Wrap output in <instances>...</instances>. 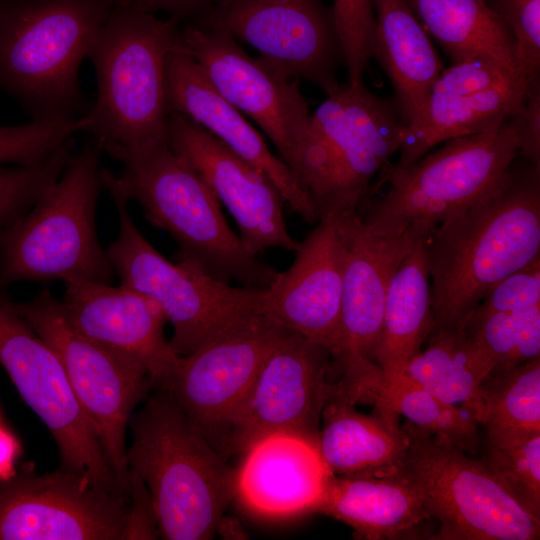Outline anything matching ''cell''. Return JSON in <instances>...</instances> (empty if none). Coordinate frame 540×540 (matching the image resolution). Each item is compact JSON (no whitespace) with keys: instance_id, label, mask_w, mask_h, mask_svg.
Returning a JSON list of instances; mask_svg holds the SVG:
<instances>
[{"instance_id":"1","label":"cell","mask_w":540,"mask_h":540,"mask_svg":"<svg viewBox=\"0 0 540 540\" xmlns=\"http://www.w3.org/2000/svg\"><path fill=\"white\" fill-rule=\"evenodd\" d=\"M426 255L434 329L461 328L494 284L540 256V166L513 163L427 236Z\"/></svg>"},{"instance_id":"2","label":"cell","mask_w":540,"mask_h":540,"mask_svg":"<svg viewBox=\"0 0 540 540\" xmlns=\"http://www.w3.org/2000/svg\"><path fill=\"white\" fill-rule=\"evenodd\" d=\"M187 51L181 25L116 1L87 58L97 80L95 102L77 120L110 157L167 143L164 69L173 51Z\"/></svg>"},{"instance_id":"3","label":"cell","mask_w":540,"mask_h":540,"mask_svg":"<svg viewBox=\"0 0 540 540\" xmlns=\"http://www.w3.org/2000/svg\"><path fill=\"white\" fill-rule=\"evenodd\" d=\"M128 470L147 487L165 540H207L236 495V470L161 390L132 415Z\"/></svg>"},{"instance_id":"4","label":"cell","mask_w":540,"mask_h":540,"mask_svg":"<svg viewBox=\"0 0 540 540\" xmlns=\"http://www.w3.org/2000/svg\"><path fill=\"white\" fill-rule=\"evenodd\" d=\"M111 158L123 165L122 172L116 176L104 168V177L174 239L177 262L227 283L261 289L274 284L279 272L247 249L214 192L168 142Z\"/></svg>"},{"instance_id":"5","label":"cell","mask_w":540,"mask_h":540,"mask_svg":"<svg viewBox=\"0 0 540 540\" xmlns=\"http://www.w3.org/2000/svg\"><path fill=\"white\" fill-rule=\"evenodd\" d=\"M117 0H0V90L34 120L88 108L79 69Z\"/></svg>"},{"instance_id":"6","label":"cell","mask_w":540,"mask_h":540,"mask_svg":"<svg viewBox=\"0 0 540 540\" xmlns=\"http://www.w3.org/2000/svg\"><path fill=\"white\" fill-rule=\"evenodd\" d=\"M103 153L87 140L32 208L0 230V291L21 281L112 283L114 270L96 229Z\"/></svg>"},{"instance_id":"7","label":"cell","mask_w":540,"mask_h":540,"mask_svg":"<svg viewBox=\"0 0 540 540\" xmlns=\"http://www.w3.org/2000/svg\"><path fill=\"white\" fill-rule=\"evenodd\" d=\"M404 128L393 100L364 83L327 96L291 167L317 222L356 209L370 195L374 177L399 151Z\"/></svg>"},{"instance_id":"8","label":"cell","mask_w":540,"mask_h":540,"mask_svg":"<svg viewBox=\"0 0 540 540\" xmlns=\"http://www.w3.org/2000/svg\"><path fill=\"white\" fill-rule=\"evenodd\" d=\"M518 145L514 114L478 133L448 140L409 166H385L380 182L389 184L387 192L364 199L357 209L381 232L435 229L498 185L512 167Z\"/></svg>"},{"instance_id":"9","label":"cell","mask_w":540,"mask_h":540,"mask_svg":"<svg viewBox=\"0 0 540 540\" xmlns=\"http://www.w3.org/2000/svg\"><path fill=\"white\" fill-rule=\"evenodd\" d=\"M104 177V176H103ZM119 231L106 249L122 287L154 300L173 326L170 345L186 356L227 330L265 314L267 289L236 287L161 255L133 221L127 198L106 178Z\"/></svg>"},{"instance_id":"10","label":"cell","mask_w":540,"mask_h":540,"mask_svg":"<svg viewBox=\"0 0 540 540\" xmlns=\"http://www.w3.org/2000/svg\"><path fill=\"white\" fill-rule=\"evenodd\" d=\"M406 455L397 472L418 492L436 540H538L534 517L477 457L409 421Z\"/></svg>"},{"instance_id":"11","label":"cell","mask_w":540,"mask_h":540,"mask_svg":"<svg viewBox=\"0 0 540 540\" xmlns=\"http://www.w3.org/2000/svg\"><path fill=\"white\" fill-rule=\"evenodd\" d=\"M13 304L59 357L119 486L127 492L126 433L135 407L153 384L148 373L79 333L48 289Z\"/></svg>"},{"instance_id":"12","label":"cell","mask_w":540,"mask_h":540,"mask_svg":"<svg viewBox=\"0 0 540 540\" xmlns=\"http://www.w3.org/2000/svg\"><path fill=\"white\" fill-rule=\"evenodd\" d=\"M0 291V364L25 403L47 426L61 468L88 477L98 487L125 493L81 409L55 351Z\"/></svg>"},{"instance_id":"13","label":"cell","mask_w":540,"mask_h":540,"mask_svg":"<svg viewBox=\"0 0 540 540\" xmlns=\"http://www.w3.org/2000/svg\"><path fill=\"white\" fill-rule=\"evenodd\" d=\"M255 48L258 59L288 79L336 93L345 65L332 8L323 0H222L192 25Z\"/></svg>"},{"instance_id":"14","label":"cell","mask_w":540,"mask_h":540,"mask_svg":"<svg viewBox=\"0 0 540 540\" xmlns=\"http://www.w3.org/2000/svg\"><path fill=\"white\" fill-rule=\"evenodd\" d=\"M329 349L289 331L272 350L220 440L225 454L242 453L257 438L293 431L317 439L321 415L340 390L330 382Z\"/></svg>"},{"instance_id":"15","label":"cell","mask_w":540,"mask_h":540,"mask_svg":"<svg viewBox=\"0 0 540 540\" xmlns=\"http://www.w3.org/2000/svg\"><path fill=\"white\" fill-rule=\"evenodd\" d=\"M128 494L62 469L0 479V540H124Z\"/></svg>"},{"instance_id":"16","label":"cell","mask_w":540,"mask_h":540,"mask_svg":"<svg viewBox=\"0 0 540 540\" xmlns=\"http://www.w3.org/2000/svg\"><path fill=\"white\" fill-rule=\"evenodd\" d=\"M289 331L265 314L246 320L181 356L174 376L161 390L218 449L231 417Z\"/></svg>"},{"instance_id":"17","label":"cell","mask_w":540,"mask_h":540,"mask_svg":"<svg viewBox=\"0 0 540 540\" xmlns=\"http://www.w3.org/2000/svg\"><path fill=\"white\" fill-rule=\"evenodd\" d=\"M181 30L188 53L213 86L262 128L291 169L311 122L298 80L293 82L252 58L224 33L192 25Z\"/></svg>"},{"instance_id":"18","label":"cell","mask_w":540,"mask_h":540,"mask_svg":"<svg viewBox=\"0 0 540 540\" xmlns=\"http://www.w3.org/2000/svg\"><path fill=\"white\" fill-rule=\"evenodd\" d=\"M167 141L232 215L250 252L297 250L299 242L289 234L284 218L285 200L266 172L181 113L168 114Z\"/></svg>"},{"instance_id":"19","label":"cell","mask_w":540,"mask_h":540,"mask_svg":"<svg viewBox=\"0 0 540 540\" xmlns=\"http://www.w3.org/2000/svg\"><path fill=\"white\" fill-rule=\"evenodd\" d=\"M332 217L345 254L340 326L332 358L360 355L374 361L390 281L416 242L434 229L412 226L402 232H381L357 208Z\"/></svg>"},{"instance_id":"20","label":"cell","mask_w":540,"mask_h":540,"mask_svg":"<svg viewBox=\"0 0 540 540\" xmlns=\"http://www.w3.org/2000/svg\"><path fill=\"white\" fill-rule=\"evenodd\" d=\"M61 301L71 325L104 348L140 364L153 385L164 388L181 356L164 336L168 322L148 296L86 279H69Z\"/></svg>"},{"instance_id":"21","label":"cell","mask_w":540,"mask_h":540,"mask_svg":"<svg viewBox=\"0 0 540 540\" xmlns=\"http://www.w3.org/2000/svg\"><path fill=\"white\" fill-rule=\"evenodd\" d=\"M291 266L267 289L265 315L334 352L340 326L344 247L333 217L299 243Z\"/></svg>"},{"instance_id":"22","label":"cell","mask_w":540,"mask_h":540,"mask_svg":"<svg viewBox=\"0 0 540 540\" xmlns=\"http://www.w3.org/2000/svg\"><path fill=\"white\" fill-rule=\"evenodd\" d=\"M236 470V495L242 507L265 519L316 512L334 474L317 439L275 431L253 441Z\"/></svg>"},{"instance_id":"23","label":"cell","mask_w":540,"mask_h":540,"mask_svg":"<svg viewBox=\"0 0 540 540\" xmlns=\"http://www.w3.org/2000/svg\"><path fill=\"white\" fill-rule=\"evenodd\" d=\"M164 97L167 114L188 116L233 152L272 179L285 203L308 223L317 222L310 200L287 164L275 156L264 138L213 86L187 51L171 52L165 62Z\"/></svg>"},{"instance_id":"24","label":"cell","mask_w":540,"mask_h":540,"mask_svg":"<svg viewBox=\"0 0 540 540\" xmlns=\"http://www.w3.org/2000/svg\"><path fill=\"white\" fill-rule=\"evenodd\" d=\"M355 406L341 387L322 411L317 443L330 471L338 476L397 472L408 446L398 415L380 408L367 415Z\"/></svg>"},{"instance_id":"25","label":"cell","mask_w":540,"mask_h":540,"mask_svg":"<svg viewBox=\"0 0 540 540\" xmlns=\"http://www.w3.org/2000/svg\"><path fill=\"white\" fill-rule=\"evenodd\" d=\"M376 31L372 58L388 76L397 111L408 126L422 114L443 64L407 0H372Z\"/></svg>"},{"instance_id":"26","label":"cell","mask_w":540,"mask_h":540,"mask_svg":"<svg viewBox=\"0 0 540 540\" xmlns=\"http://www.w3.org/2000/svg\"><path fill=\"white\" fill-rule=\"evenodd\" d=\"M316 512L366 540L400 538L431 519L416 489L398 472L334 475Z\"/></svg>"},{"instance_id":"27","label":"cell","mask_w":540,"mask_h":540,"mask_svg":"<svg viewBox=\"0 0 540 540\" xmlns=\"http://www.w3.org/2000/svg\"><path fill=\"white\" fill-rule=\"evenodd\" d=\"M426 238L421 237L403 258L387 290L374 351V361L382 370L381 388L403 375L435 327Z\"/></svg>"},{"instance_id":"28","label":"cell","mask_w":540,"mask_h":540,"mask_svg":"<svg viewBox=\"0 0 540 540\" xmlns=\"http://www.w3.org/2000/svg\"><path fill=\"white\" fill-rule=\"evenodd\" d=\"M526 93V84L516 83L466 95L430 94L420 117L405 125L400 157L392 166H409L440 143L518 113Z\"/></svg>"},{"instance_id":"29","label":"cell","mask_w":540,"mask_h":540,"mask_svg":"<svg viewBox=\"0 0 540 540\" xmlns=\"http://www.w3.org/2000/svg\"><path fill=\"white\" fill-rule=\"evenodd\" d=\"M407 1L453 63L478 60L519 74L513 35L486 0Z\"/></svg>"},{"instance_id":"30","label":"cell","mask_w":540,"mask_h":540,"mask_svg":"<svg viewBox=\"0 0 540 540\" xmlns=\"http://www.w3.org/2000/svg\"><path fill=\"white\" fill-rule=\"evenodd\" d=\"M493 369L490 357L463 327L433 329L426 349L409 361L402 376L472 416L479 386Z\"/></svg>"},{"instance_id":"31","label":"cell","mask_w":540,"mask_h":540,"mask_svg":"<svg viewBox=\"0 0 540 540\" xmlns=\"http://www.w3.org/2000/svg\"><path fill=\"white\" fill-rule=\"evenodd\" d=\"M472 417L484 430L540 429V356L492 370L479 386Z\"/></svg>"},{"instance_id":"32","label":"cell","mask_w":540,"mask_h":540,"mask_svg":"<svg viewBox=\"0 0 540 540\" xmlns=\"http://www.w3.org/2000/svg\"><path fill=\"white\" fill-rule=\"evenodd\" d=\"M382 408L403 415L421 430L446 438L459 450L477 456L482 435L471 414L441 400L404 376L383 386L375 401Z\"/></svg>"},{"instance_id":"33","label":"cell","mask_w":540,"mask_h":540,"mask_svg":"<svg viewBox=\"0 0 540 540\" xmlns=\"http://www.w3.org/2000/svg\"><path fill=\"white\" fill-rule=\"evenodd\" d=\"M477 457L540 519V429L485 430Z\"/></svg>"},{"instance_id":"34","label":"cell","mask_w":540,"mask_h":540,"mask_svg":"<svg viewBox=\"0 0 540 540\" xmlns=\"http://www.w3.org/2000/svg\"><path fill=\"white\" fill-rule=\"evenodd\" d=\"M462 327L490 357L493 370L540 356V307L520 312L472 311Z\"/></svg>"},{"instance_id":"35","label":"cell","mask_w":540,"mask_h":540,"mask_svg":"<svg viewBox=\"0 0 540 540\" xmlns=\"http://www.w3.org/2000/svg\"><path fill=\"white\" fill-rule=\"evenodd\" d=\"M74 146L72 139L43 160L29 165L0 164V230L27 213L60 177Z\"/></svg>"},{"instance_id":"36","label":"cell","mask_w":540,"mask_h":540,"mask_svg":"<svg viewBox=\"0 0 540 540\" xmlns=\"http://www.w3.org/2000/svg\"><path fill=\"white\" fill-rule=\"evenodd\" d=\"M332 12L345 66L348 84L363 83V74L372 59L376 19L372 0H332Z\"/></svg>"},{"instance_id":"37","label":"cell","mask_w":540,"mask_h":540,"mask_svg":"<svg viewBox=\"0 0 540 540\" xmlns=\"http://www.w3.org/2000/svg\"><path fill=\"white\" fill-rule=\"evenodd\" d=\"M78 132L77 120L30 119L21 125H0V164L37 163L74 139Z\"/></svg>"},{"instance_id":"38","label":"cell","mask_w":540,"mask_h":540,"mask_svg":"<svg viewBox=\"0 0 540 540\" xmlns=\"http://www.w3.org/2000/svg\"><path fill=\"white\" fill-rule=\"evenodd\" d=\"M515 41L516 66L527 90L540 83V0H486Z\"/></svg>"},{"instance_id":"39","label":"cell","mask_w":540,"mask_h":540,"mask_svg":"<svg viewBox=\"0 0 540 540\" xmlns=\"http://www.w3.org/2000/svg\"><path fill=\"white\" fill-rule=\"evenodd\" d=\"M540 307V256L494 284L473 310L520 312Z\"/></svg>"},{"instance_id":"40","label":"cell","mask_w":540,"mask_h":540,"mask_svg":"<svg viewBox=\"0 0 540 540\" xmlns=\"http://www.w3.org/2000/svg\"><path fill=\"white\" fill-rule=\"evenodd\" d=\"M516 83L526 84L515 72L484 61H465L443 69L430 94L466 95Z\"/></svg>"},{"instance_id":"41","label":"cell","mask_w":540,"mask_h":540,"mask_svg":"<svg viewBox=\"0 0 540 540\" xmlns=\"http://www.w3.org/2000/svg\"><path fill=\"white\" fill-rule=\"evenodd\" d=\"M127 492L130 508L125 530V539H156L158 524L150 493L143 481L128 470Z\"/></svg>"},{"instance_id":"42","label":"cell","mask_w":540,"mask_h":540,"mask_svg":"<svg viewBox=\"0 0 540 540\" xmlns=\"http://www.w3.org/2000/svg\"><path fill=\"white\" fill-rule=\"evenodd\" d=\"M515 118L518 153L530 164L540 166V83L528 89L523 106Z\"/></svg>"},{"instance_id":"43","label":"cell","mask_w":540,"mask_h":540,"mask_svg":"<svg viewBox=\"0 0 540 540\" xmlns=\"http://www.w3.org/2000/svg\"><path fill=\"white\" fill-rule=\"evenodd\" d=\"M133 9L155 14L165 12L181 26L195 25L222 0H117Z\"/></svg>"},{"instance_id":"44","label":"cell","mask_w":540,"mask_h":540,"mask_svg":"<svg viewBox=\"0 0 540 540\" xmlns=\"http://www.w3.org/2000/svg\"><path fill=\"white\" fill-rule=\"evenodd\" d=\"M17 444L13 436L0 428V479L10 476Z\"/></svg>"},{"instance_id":"45","label":"cell","mask_w":540,"mask_h":540,"mask_svg":"<svg viewBox=\"0 0 540 540\" xmlns=\"http://www.w3.org/2000/svg\"><path fill=\"white\" fill-rule=\"evenodd\" d=\"M216 532L226 539H245L247 537L242 525L232 517L222 516L216 527Z\"/></svg>"}]
</instances>
